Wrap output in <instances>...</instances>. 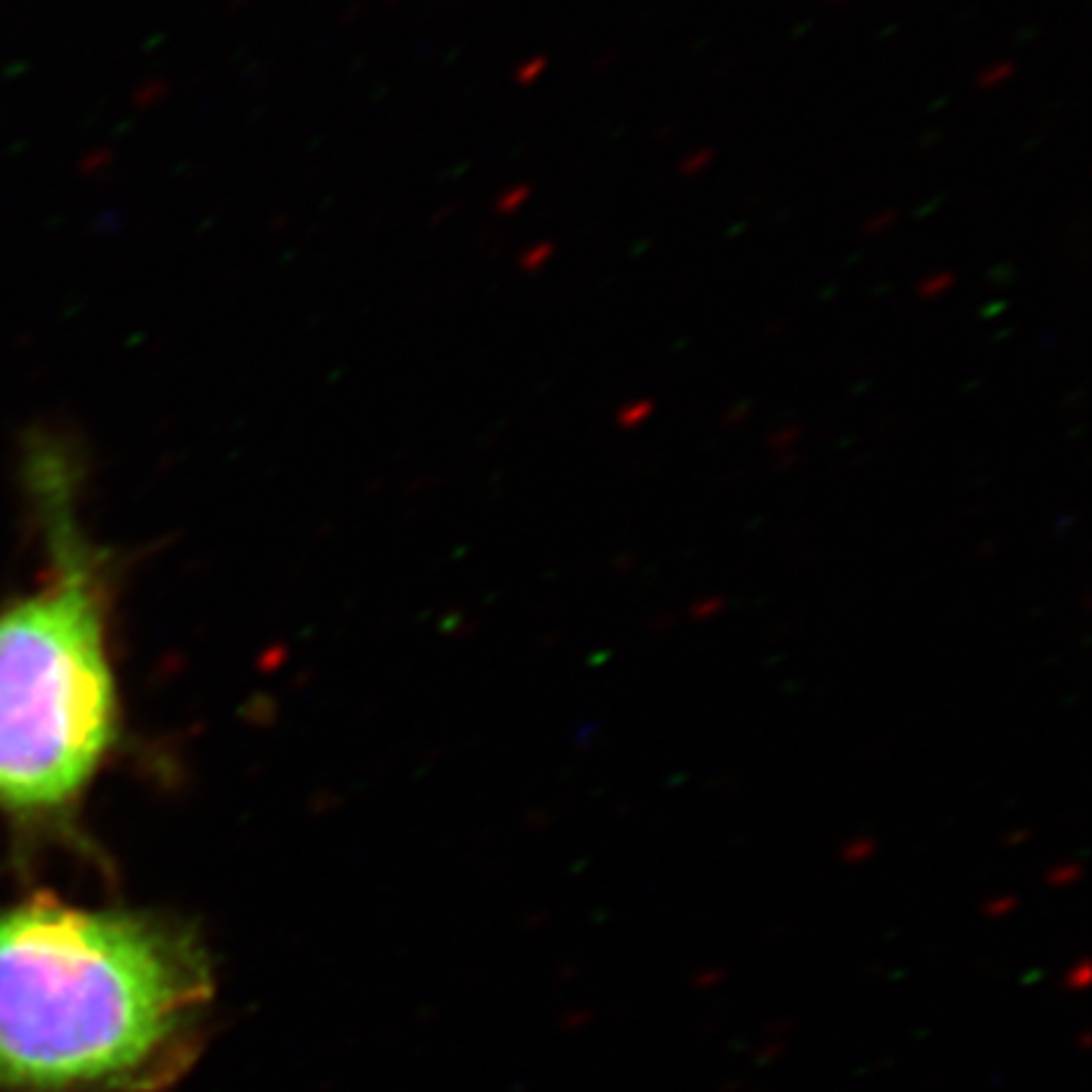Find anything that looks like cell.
Instances as JSON below:
<instances>
[{"instance_id": "obj_1", "label": "cell", "mask_w": 1092, "mask_h": 1092, "mask_svg": "<svg viewBox=\"0 0 1092 1092\" xmlns=\"http://www.w3.org/2000/svg\"><path fill=\"white\" fill-rule=\"evenodd\" d=\"M213 1008L185 926L49 892L0 901V1092H162Z\"/></svg>"}, {"instance_id": "obj_2", "label": "cell", "mask_w": 1092, "mask_h": 1092, "mask_svg": "<svg viewBox=\"0 0 1092 1092\" xmlns=\"http://www.w3.org/2000/svg\"><path fill=\"white\" fill-rule=\"evenodd\" d=\"M40 538L28 589L0 601V822L22 844L76 841L101 777L128 741L115 653L118 561L82 519L73 455L28 446Z\"/></svg>"}, {"instance_id": "obj_3", "label": "cell", "mask_w": 1092, "mask_h": 1092, "mask_svg": "<svg viewBox=\"0 0 1092 1092\" xmlns=\"http://www.w3.org/2000/svg\"><path fill=\"white\" fill-rule=\"evenodd\" d=\"M1014 73H1017V64H1014V61H998V64H992V67L983 70L981 76H978V86H981V89H995V86L1008 82Z\"/></svg>"}, {"instance_id": "obj_4", "label": "cell", "mask_w": 1092, "mask_h": 1092, "mask_svg": "<svg viewBox=\"0 0 1092 1092\" xmlns=\"http://www.w3.org/2000/svg\"><path fill=\"white\" fill-rule=\"evenodd\" d=\"M546 67H549V58H546V55H535L532 61H525V64L516 70V82H519V86H535L546 73Z\"/></svg>"}, {"instance_id": "obj_5", "label": "cell", "mask_w": 1092, "mask_h": 1092, "mask_svg": "<svg viewBox=\"0 0 1092 1092\" xmlns=\"http://www.w3.org/2000/svg\"><path fill=\"white\" fill-rule=\"evenodd\" d=\"M710 162H713V149H698V152H692L686 162L680 164V173H683V176H695V173H702Z\"/></svg>"}, {"instance_id": "obj_6", "label": "cell", "mask_w": 1092, "mask_h": 1092, "mask_svg": "<svg viewBox=\"0 0 1092 1092\" xmlns=\"http://www.w3.org/2000/svg\"><path fill=\"white\" fill-rule=\"evenodd\" d=\"M549 255H552V246H549V243H538V246L525 255V268H528V271H538Z\"/></svg>"}, {"instance_id": "obj_7", "label": "cell", "mask_w": 1092, "mask_h": 1092, "mask_svg": "<svg viewBox=\"0 0 1092 1092\" xmlns=\"http://www.w3.org/2000/svg\"><path fill=\"white\" fill-rule=\"evenodd\" d=\"M528 185H519V189H513V192H507V198H504V210H513V207H519L525 198H528Z\"/></svg>"}, {"instance_id": "obj_8", "label": "cell", "mask_w": 1092, "mask_h": 1092, "mask_svg": "<svg viewBox=\"0 0 1092 1092\" xmlns=\"http://www.w3.org/2000/svg\"><path fill=\"white\" fill-rule=\"evenodd\" d=\"M950 282H953V276L941 273L937 279H931V282H926V285H923V292H926V295H937V288H947Z\"/></svg>"}, {"instance_id": "obj_9", "label": "cell", "mask_w": 1092, "mask_h": 1092, "mask_svg": "<svg viewBox=\"0 0 1092 1092\" xmlns=\"http://www.w3.org/2000/svg\"><path fill=\"white\" fill-rule=\"evenodd\" d=\"M892 218H895V213H880V216L868 221V231H880V228L892 225Z\"/></svg>"}, {"instance_id": "obj_10", "label": "cell", "mask_w": 1092, "mask_h": 1092, "mask_svg": "<svg viewBox=\"0 0 1092 1092\" xmlns=\"http://www.w3.org/2000/svg\"><path fill=\"white\" fill-rule=\"evenodd\" d=\"M644 410H650V404H644V407H635V410H625V416H622V422H638L641 416H644Z\"/></svg>"}, {"instance_id": "obj_11", "label": "cell", "mask_w": 1092, "mask_h": 1092, "mask_svg": "<svg viewBox=\"0 0 1092 1092\" xmlns=\"http://www.w3.org/2000/svg\"><path fill=\"white\" fill-rule=\"evenodd\" d=\"M610 61H613V53L604 55V58H599V61H595V70H604V67H610Z\"/></svg>"}, {"instance_id": "obj_12", "label": "cell", "mask_w": 1092, "mask_h": 1092, "mask_svg": "<svg viewBox=\"0 0 1092 1092\" xmlns=\"http://www.w3.org/2000/svg\"><path fill=\"white\" fill-rule=\"evenodd\" d=\"M831 3H841V0H831Z\"/></svg>"}]
</instances>
